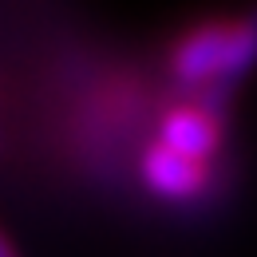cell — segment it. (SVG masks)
I'll list each match as a JSON object with an SVG mask.
<instances>
[{
	"instance_id": "cell-1",
	"label": "cell",
	"mask_w": 257,
	"mask_h": 257,
	"mask_svg": "<svg viewBox=\"0 0 257 257\" xmlns=\"http://www.w3.org/2000/svg\"><path fill=\"white\" fill-rule=\"evenodd\" d=\"M257 64V12L206 20L178 36L166 52L170 75L190 91H225Z\"/></svg>"
},
{
	"instance_id": "cell-3",
	"label": "cell",
	"mask_w": 257,
	"mask_h": 257,
	"mask_svg": "<svg viewBox=\"0 0 257 257\" xmlns=\"http://www.w3.org/2000/svg\"><path fill=\"white\" fill-rule=\"evenodd\" d=\"M139 174H143L147 190L166 198V202H190L198 194H206V186H210V162H194L186 155H174L159 139L143 151Z\"/></svg>"
},
{
	"instance_id": "cell-2",
	"label": "cell",
	"mask_w": 257,
	"mask_h": 257,
	"mask_svg": "<svg viewBox=\"0 0 257 257\" xmlns=\"http://www.w3.org/2000/svg\"><path fill=\"white\" fill-rule=\"evenodd\" d=\"M225 139L218 91H194L159 119V143L194 162H214Z\"/></svg>"
},
{
	"instance_id": "cell-4",
	"label": "cell",
	"mask_w": 257,
	"mask_h": 257,
	"mask_svg": "<svg viewBox=\"0 0 257 257\" xmlns=\"http://www.w3.org/2000/svg\"><path fill=\"white\" fill-rule=\"evenodd\" d=\"M0 257H20V253H16V245L8 241V233H4V229H0Z\"/></svg>"
}]
</instances>
